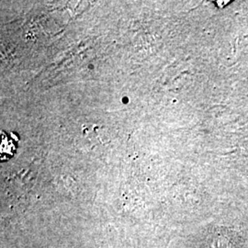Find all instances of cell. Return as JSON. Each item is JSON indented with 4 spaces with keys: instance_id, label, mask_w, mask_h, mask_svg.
Masks as SVG:
<instances>
[{
    "instance_id": "1",
    "label": "cell",
    "mask_w": 248,
    "mask_h": 248,
    "mask_svg": "<svg viewBox=\"0 0 248 248\" xmlns=\"http://www.w3.org/2000/svg\"><path fill=\"white\" fill-rule=\"evenodd\" d=\"M15 152V146L11 139L6 133H2V144H1V158L2 160L9 159Z\"/></svg>"
}]
</instances>
